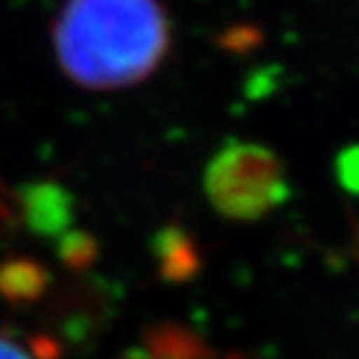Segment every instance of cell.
<instances>
[{
  "mask_svg": "<svg viewBox=\"0 0 359 359\" xmlns=\"http://www.w3.org/2000/svg\"><path fill=\"white\" fill-rule=\"evenodd\" d=\"M170 15L160 0H65L53 48L65 78L88 90H125L168 57Z\"/></svg>",
  "mask_w": 359,
  "mask_h": 359,
  "instance_id": "1",
  "label": "cell"
},
{
  "mask_svg": "<svg viewBox=\"0 0 359 359\" xmlns=\"http://www.w3.org/2000/svg\"><path fill=\"white\" fill-rule=\"evenodd\" d=\"M210 202L227 219H259L287 197L280 157L255 142H232L205 172Z\"/></svg>",
  "mask_w": 359,
  "mask_h": 359,
  "instance_id": "2",
  "label": "cell"
},
{
  "mask_svg": "<svg viewBox=\"0 0 359 359\" xmlns=\"http://www.w3.org/2000/svg\"><path fill=\"white\" fill-rule=\"evenodd\" d=\"M20 212L40 235H57L70 219V200L55 185H33L22 190Z\"/></svg>",
  "mask_w": 359,
  "mask_h": 359,
  "instance_id": "3",
  "label": "cell"
},
{
  "mask_svg": "<svg viewBox=\"0 0 359 359\" xmlns=\"http://www.w3.org/2000/svg\"><path fill=\"white\" fill-rule=\"evenodd\" d=\"M50 275L35 259L13 257L0 262V297L13 304L35 302L48 290Z\"/></svg>",
  "mask_w": 359,
  "mask_h": 359,
  "instance_id": "4",
  "label": "cell"
},
{
  "mask_svg": "<svg viewBox=\"0 0 359 359\" xmlns=\"http://www.w3.org/2000/svg\"><path fill=\"white\" fill-rule=\"evenodd\" d=\"M160 267L172 280H182V277L195 272L197 255L185 235H180L175 230L165 232L163 240H160Z\"/></svg>",
  "mask_w": 359,
  "mask_h": 359,
  "instance_id": "5",
  "label": "cell"
},
{
  "mask_svg": "<svg viewBox=\"0 0 359 359\" xmlns=\"http://www.w3.org/2000/svg\"><path fill=\"white\" fill-rule=\"evenodd\" d=\"M60 255L70 267H83L95 257V240L88 235H67L60 242Z\"/></svg>",
  "mask_w": 359,
  "mask_h": 359,
  "instance_id": "6",
  "label": "cell"
},
{
  "mask_svg": "<svg viewBox=\"0 0 359 359\" xmlns=\"http://www.w3.org/2000/svg\"><path fill=\"white\" fill-rule=\"evenodd\" d=\"M0 359H33V354H28V349L13 342L11 337L0 334Z\"/></svg>",
  "mask_w": 359,
  "mask_h": 359,
  "instance_id": "7",
  "label": "cell"
},
{
  "mask_svg": "<svg viewBox=\"0 0 359 359\" xmlns=\"http://www.w3.org/2000/svg\"><path fill=\"white\" fill-rule=\"evenodd\" d=\"M0 215H6L8 217V202L3 200V197H0Z\"/></svg>",
  "mask_w": 359,
  "mask_h": 359,
  "instance_id": "8",
  "label": "cell"
}]
</instances>
